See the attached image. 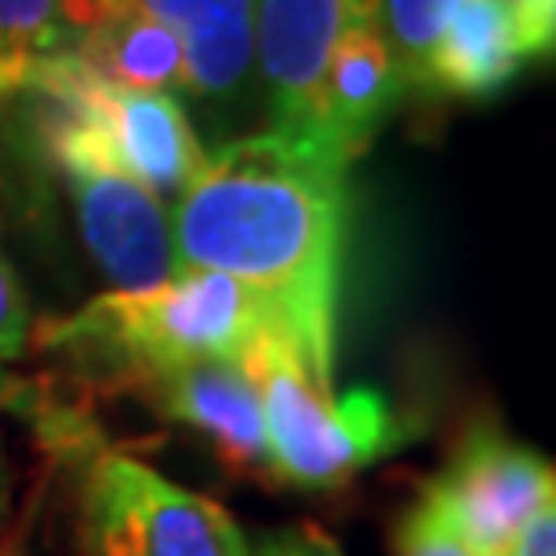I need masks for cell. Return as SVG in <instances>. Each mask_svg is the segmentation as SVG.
I'll list each match as a JSON object with an SVG mask.
<instances>
[{"instance_id": "cell-12", "label": "cell", "mask_w": 556, "mask_h": 556, "mask_svg": "<svg viewBox=\"0 0 556 556\" xmlns=\"http://www.w3.org/2000/svg\"><path fill=\"white\" fill-rule=\"evenodd\" d=\"M103 83L128 91H174L181 87V41L165 21L116 9L100 0V21L71 50Z\"/></svg>"}, {"instance_id": "cell-11", "label": "cell", "mask_w": 556, "mask_h": 556, "mask_svg": "<svg viewBox=\"0 0 556 556\" xmlns=\"http://www.w3.org/2000/svg\"><path fill=\"white\" fill-rule=\"evenodd\" d=\"M519 41L507 0H457L425 66L420 91L482 100L507 87L519 71Z\"/></svg>"}, {"instance_id": "cell-15", "label": "cell", "mask_w": 556, "mask_h": 556, "mask_svg": "<svg viewBox=\"0 0 556 556\" xmlns=\"http://www.w3.org/2000/svg\"><path fill=\"white\" fill-rule=\"evenodd\" d=\"M392 553L396 556H475L470 544L457 536L454 523L445 519L433 495L420 491L413 507H404V516L396 519L392 532Z\"/></svg>"}, {"instance_id": "cell-17", "label": "cell", "mask_w": 556, "mask_h": 556, "mask_svg": "<svg viewBox=\"0 0 556 556\" xmlns=\"http://www.w3.org/2000/svg\"><path fill=\"white\" fill-rule=\"evenodd\" d=\"M511 4V21H516L519 54H548L556 38V0H507Z\"/></svg>"}, {"instance_id": "cell-8", "label": "cell", "mask_w": 556, "mask_h": 556, "mask_svg": "<svg viewBox=\"0 0 556 556\" xmlns=\"http://www.w3.org/2000/svg\"><path fill=\"white\" fill-rule=\"evenodd\" d=\"M140 396L211 441L223 470L236 478H268L264 450V413L260 392L243 358H199L186 367L153 371L132 383Z\"/></svg>"}, {"instance_id": "cell-20", "label": "cell", "mask_w": 556, "mask_h": 556, "mask_svg": "<svg viewBox=\"0 0 556 556\" xmlns=\"http://www.w3.org/2000/svg\"><path fill=\"white\" fill-rule=\"evenodd\" d=\"M4 91H17V83H13V75L0 66V96H4Z\"/></svg>"}, {"instance_id": "cell-7", "label": "cell", "mask_w": 556, "mask_h": 556, "mask_svg": "<svg viewBox=\"0 0 556 556\" xmlns=\"http://www.w3.org/2000/svg\"><path fill=\"white\" fill-rule=\"evenodd\" d=\"M376 17L379 0H256V75L264 83L268 128L321 137L326 59L346 29Z\"/></svg>"}, {"instance_id": "cell-3", "label": "cell", "mask_w": 556, "mask_h": 556, "mask_svg": "<svg viewBox=\"0 0 556 556\" xmlns=\"http://www.w3.org/2000/svg\"><path fill=\"white\" fill-rule=\"evenodd\" d=\"M268 321L264 301L239 280L186 268L153 289H112L75 318L54 321L46 338L54 346L96 351L137 383L199 358H239Z\"/></svg>"}, {"instance_id": "cell-5", "label": "cell", "mask_w": 556, "mask_h": 556, "mask_svg": "<svg viewBox=\"0 0 556 556\" xmlns=\"http://www.w3.org/2000/svg\"><path fill=\"white\" fill-rule=\"evenodd\" d=\"M91 556H248V540L215 498L186 491L128 454H103L83 495Z\"/></svg>"}, {"instance_id": "cell-1", "label": "cell", "mask_w": 556, "mask_h": 556, "mask_svg": "<svg viewBox=\"0 0 556 556\" xmlns=\"http://www.w3.org/2000/svg\"><path fill=\"white\" fill-rule=\"evenodd\" d=\"M346 169L330 140L264 128L211 153L169 219L178 273H223L252 289L330 388Z\"/></svg>"}, {"instance_id": "cell-9", "label": "cell", "mask_w": 556, "mask_h": 556, "mask_svg": "<svg viewBox=\"0 0 556 556\" xmlns=\"http://www.w3.org/2000/svg\"><path fill=\"white\" fill-rule=\"evenodd\" d=\"M165 21L181 41V91L236 103L256 75V0H103Z\"/></svg>"}, {"instance_id": "cell-13", "label": "cell", "mask_w": 556, "mask_h": 556, "mask_svg": "<svg viewBox=\"0 0 556 556\" xmlns=\"http://www.w3.org/2000/svg\"><path fill=\"white\" fill-rule=\"evenodd\" d=\"M96 21L100 0H0V66L21 91L34 62L71 54Z\"/></svg>"}, {"instance_id": "cell-2", "label": "cell", "mask_w": 556, "mask_h": 556, "mask_svg": "<svg viewBox=\"0 0 556 556\" xmlns=\"http://www.w3.org/2000/svg\"><path fill=\"white\" fill-rule=\"evenodd\" d=\"M239 358L256 379L268 482L277 486L334 491L408 441V420L379 392L355 388L334 396L330 383L309 376L277 321H268Z\"/></svg>"}, {"instance_id": "cell-14", "label": "cell", "mask_w": 556, "mask_h": 556, "mask_svg": "<svg viewBox=\"0 0 556 556\" xmlns=\"http://www.w3.org/2000/svg\"><path fill=\"white\" fill-rule=\"evenodd\" d=\"M457 0H379V25L404 87H425V66Z\"/></svg>"}, {"instance_id": "cell-18", "label": "cell", "mask_w": 556, "mask_h": 556, "mask_svg": "<svg viewBox=\"0 0 556 556\" xmlns=\"http://www.w3.org/2000/svg\"><path fill=\"white\" fill-rule=\"evenodd\" d=\"M248 556H342V548L318 523H293V528H280L273 536H264V544Z\"/></svg>"}, {"instance_id": "cell-19", "label": "cell", "mask_w": 556, "mask_h": 556, "mask_svg": "<svg viewBox=\"0 0 556 556\" xmlns=\"http://www.w3.org/2000/svg\"><path fill=\"white\" fill-rule=\"evenodd\" d=\"M507 556H556V498L544 503L536 516L523 523Z\"/></svg>"}, {"instance_id": "cell-6", "label": "cell", "mask_w": 556, "mask_h": 556, "mask_svg": "<svg viewBox=\"0 0 556 556\" xmlns=\"http://www.w3.org/2000/svg\"><path fill=\"white\" fill-rule=\"evenodd\" d=\"M475 556H507L523 523L556 495L553 462L519 441L475 429L450 466L425 482Z\"/></svg>"}, {"instance_id": "cell-4", "label": "cell", "mask_w": 556, "mask_h": 556, "mask_svg": "<svg viewBox=\"0 0 556 556\" xmlns=\"http://www.w3.org/2000/svg\"><path fill=\"white\" fill-rule=\"evenodd\" d=\"M46 144L71 190L87 252L108 273V280L132 293L174 277L178 260L169 211L153 190H144L132 174L119 169L100 128L83 116L54 112L46 124Z\"/></svg>"}, {"instance_id": "cell-10", "label": "cell", "mask_w": 556, "mask_h": 556, "mask_svg": "<svg viewBox=\"0 0 556 556\" xmlns=\"http://www.w3.org/2000/svg\"><path fill=\"white\" fill-rule=\"evenodd\" d=\"M400 91H404V83L396 75L383 25L379 17L363 21L338 38V46L326 59L318 132L342 157L355 161L371 144L383 116L396 108Z\"/></svg>"}, {"instance_id": "cell-16", "label": "cell", "mask_w": 556, "mask_h": 556, "mask_svg": "<svg viewBox=\"0 0 556 556\" xmlns=\"http://www.w3.org/2000/svg\"><path fill=\"white\" fill-rule=\"evenodd\" d=\"M25 338H29V305H25V293H21L9 260L0 256V363L21 355Z\"/></svg>"}]
</instances>
